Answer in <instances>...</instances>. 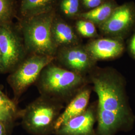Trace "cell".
<instances>
[{
	"instance_id": "cell-1",
	"label": "cell",
	"mask_w": 135,
	"mask_h": 135,
	"mask_svg": "<svg viewBox=\"0 0 135 135\" xmlns=\"http://www.w3.org/2000/svg\"><path fill=\"white\" fill-rule=\"evenodd\" d=\"M88 77L98 96L95 135H115L131 130L135 116L127 95L125 77L114 68L97 66Z\"/></svg>"
},
{
	"instance_id": "cell-2",
	"label": "cell",
	"mask_w": 135,
	"mask_h": 135,
	"mask_svg": "<svg viewBox=\"0 0 135 135\" xmlns=\"http://www.w3.org/2000/svg\"><path fill=\"white\" fill-rule=\"evenodd\" d=\"M54 62L44 68L35 83L40 95L68 104L91 84L88 76L69 71Z\"/></svg>"
},
{
	"instance_id": "cell-3",
	"label": "cell",
	"mask_w": 135,
	"mask_h": 135,
	"mask_svg": "<svg viewBox=\"0 0 135 135\" xmlns=\"http://www.w3.org/2000/svg\"><path fill=\"white\" fill-rule=\"evenodd\" d=\"M64 104L49 97L40 95L25 109L18 112L25 129L35 135L55 133L59 117L65 108Z\"/></svg>"
},
{
	"instance_id": "cell-4",
	"label": "cell",
	"mask_w": 135,
	"mask_h": 135,
	"mask_svg": "<svg viewBox=\"0 0 135 135\" xmlns=\"http://www.w3.org/2000/svg\"><path fill=\"white\" fill-rule=\"evenodd\" d=\"M55 11L18 20L28 54L55 57L58 48L52 38L51 28Z\"/></svg>"
},
{
	"instance_id": "cell-5",
	"label": "cell",
	"mask_w": 135,
	"mask_h": 135,
	"mask_svg": "<svg viewBox=\"0 0 135 135\" xmlns=\"http://www.w3.org/2000/svg\"><path fill=\"white\" fill-rule=\"evenodd\" d=\"M54 60L53 57L29 54L11 72L7 82L13 90L16 104L27 89L37 81L44 68Z\"/></svg>"
},
{
	"instance_id": "cell-6",
	"label": "cell",
	"mask_w": 135,
	"mask_h": 135,
	"mask_svg": "<svg viewBox=\"0 0 135 135\" xmlns=\"http://www.w3.org/2000/svg\"><path fill=\"white\" fill-rule=\"evenodd\" d=\"M0 51L4 73L13 71L29 55L18 23L0 26Z\"/></svg>"
},
{
	"instance_id": "cell-7",
	"label": "cell",
	"mask_w": 135,
	"mask_h": 135,
	"mask_svg": "<svg viewBox=\"0 0 135 135\" xmlns=\"http://www.w3.org/2000/svg\"><path fill=\"white\" fill-rule=\"evenodd\" d=\"M54 61L61 67L85 76L96 67L97 62L81 44L58 48Z\"/></svg>"
},
{
	"instance_id": "cell-8",
	"label": "cell",
	"mask_w": 135,
	"mask_h": 135,
	"mask_svg": "<svg viewBox=\"0 0 135 135\" xmlns=\"http://www.w3.org/2000/svg\"><path fill=\"white\" fill-rule=\"evenodd\" d=\"M135 23V8L131 4H125L116 8L110 17L101 25L102 31L107 35L123 38Z\"/></svg>"
},
{
	"instance_id": "cell-9",
	"label": "cell",
	"mask_w": 135,
	"mask_h": 135,
	"mask_svg": "<svg viewBox=\"0 0 135 135\" xmlns=\"http://www.w3.org/2000/svg\"><path fill=\"white\" fill-rule=\"evenodd\" d=\"M97 102L89 105L82 114L70 119L55 132L56 135H95Z\"/></svg>"
},
{
	"instance_id": "cell-10",
	"label": "cell",
	"mask_w": 135,
	"mask_h": 135,
	"mask_svg": "<svg viewBox=\"0 0 135 135\" xmlns=\"http://www.w3.org/2000/svg\"><path fill=\"white\" fill-rule=\"evenodd\" d=\"M85 47L96 61L118 58L123 53L125 49L123 40L115 38L94 40Z\"/></svg>"
},
{
	"instance_id": "cell-11",
	"label": "cell",
	"mask_w": 135,
	"mask_h": 135,
	"mask_svg": "<svg viewBox=\"0 0 135 135\" xmlns=\"http://www.w3.org/2000/svg\"><path fill=\"white\" fill-rule=\"evenodd\" d=\"M92 91V86L89 85L73 98L59 117L55 127V132L68 120L81 114L87 110L89 106Z\"/></svg>"
},
{
	"instance_id": "cell-12",
	"label": "cell",
	"mask_w": 135,
	"mask_h": 135,
	"mask_svg": "<svg viewBox=\"0 0 135 135\" xmlns=\"http://www.w3.org/2000/svg\"><path fill=\"white\" fill-rule=\"evenodd\" d=\"M52 38L57 48L77 45L80 40L72 28L56 15L54 18L51 28Z\"/></svg>"
},
{
	"instance_id": "cell-13",
	"label": "cell",
	"mask_w": 135,
	"mask_h": 135,
	"mask_svg": "<svg viewBox=\"0 0 135 135\" xmlns=\"http://www.w3.org/2000/svg\"><path fill=\"white\" fill-rule=\"evenodd\" d=\"M57 0H21L18 6V20L31 18L55 11Z\"/></svg>"
},
{
	"instance_id": "cell-14",
	"label": "cell",
	"mask_w": 135,
	"mask_h": 135,
	"mask_svg": "<svg viewBox=\"0 0 135 135\" xmlns=\"http://www.w3.org/2000/svg\"><path fill=\"white\" fill-rule=\"evenodd\" d=\"M116 8L110 3H106L81 15L84 19L93 23L102 24L111 16Z\"/></svg>"
},
{
	"instance_id": "cell-15",
	"label": "cell",
	"mask_w": 135,
	"mask_h": 135,
	"mask_svg": "<svg viewBox=\"0 0 135 135\" xmlns=\"http://www.w3.org/2000/svg\"><path fill=\"white\" fill-rule=\"evenodd\" d=\"M18 6L16 0H0V26L13 23L17 18Z\"/></svg>"
},
{
	"instance_id": "cell-16",
	"label": "cell",
	"mask_w": 135,
	"mask_h": 135,
	"mask_svg": "<svg viewBox=\"0 0 135 135\" xmlns=\"http://www.w3.org/2000/svg\"><path fill=\"white\" fill-rule=\"evenodd\" d=\"M78 32L83 37L94 38L96 37L97 31L94 24L87 20H81L76 24Z\"/></svg>"
},
{
	"instance_id": "cell-17",
	"label": "cell",
	"mask_w": 135,
	"mask_h": 135,
	"mask_svg": "<svg viewBox=\"0 0 135 135\" xmlns=\"http://www.w3.org/2000/svg\"><path fill=\"white\" fill-rule=\"evenodd\" d=\"M59 9L63 14L72 17L77 14L79 9V0H60Z\"/></svg>"
},
{
	"instance_id": "cell-18",
	"label": "cell",
	"mask_w": 135,
	"mask_h": 135,
	"mask_svg": "<svg viewBox=\"0 0 135 135\" xmlns=\"http://www.w3.org/2000/svg\"><path fill=\"white\" fill-rule=\"evenodd\" d=\"M18 116L19 115L17 110L9 108H0V121L12 124Z\"/></svg>"
},
{
	"instance_id": "cell-19",
	"label": "cell",
	"mask_w": 135,
	"mask_h": 135,
	"mask_svg": "<svg viewBox=\"0 0 135 135\" xmlns=\"http://www.w3.org/2000/svg\"><path fill=\"white\" fill-rule=\"evenodd\" d=\"M0 108H9L17 110L16 103L5 94H0Z\"/></svg>"
},
{
	"instance_id": "cell-20",
	"label": "cell",
	"mask_w": 135,
	"mask_h": 135,
	"mask_svg": "<svg viewBox=\"0 0 135 135\" xmlns=\"http://www.w3.org/2000/svg\"><path fill=\"white\" fill-rule=\"evenodd\" d=\"M84 5L88 9H93L102 4L103 0H82Z\"/></svg>"
},
{
	"instance_id": "cell-21",
	"label": "cell",
	"mask_w": 135,
	"mask_h": 135,
	"mask_svg": "<svg viewBox=\"0 0 135 135\" xmlns=\"http://www.w3.org/2000/svg\"><path fill=\"white\" fill-rule=\"evenodd\" d=\"M11 124L0 121V135H8V128Z\"/></svg>"
},
{
	"instance_id": "cell-22",
	"label": "cell",
	"mask_w": 135,
	"mask_h": 135,
	"mask_svg": "<svg viewBox=\"0 0 135 135\" xmlns=\"http://www.w3.org/2000/svg\"><path fill=\"white\" fill-rule=\"evenodd\" d=\"M129 50L131 55L135 59V33L131 39L129 45Z\"/></svg>"
},
{
	"instance_id": "cell-23",
	"label": "cell",
	"mask_w": 135,
	"mask_h": 135,
	"mask_svg": "<svg viewBox=\"0 0 135 135\" xmlns=\"http://www.w3.org/2000/svg\"><path fill=\"white\" fill-rule=\"evenodd\" d=\"M0 73H4V67H3V63H2V56H1V51H0Z\"/></svg>"
},
{
	"instance_id": "cell-24",
	"label": "cell",
	"mask_w": 135,
	"mask_h": 135,
	"mask_svg": "<svg viewBox=\"0 0 135 135\" xmlns=\"http://www.w3.org/2000/svg\"><path fill=\"white\" fill-rule=\"evenodd\" d=\"M0 94H4V93L3 92H2V91L1 90V88H0Z\"/></svg>"
}]
</instances>
